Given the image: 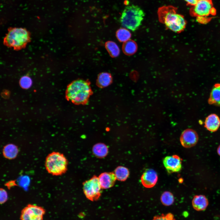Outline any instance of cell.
Returning <instances> with one entry per match:
<instances>
[{
  "label": "cell",
  "instance_id": "6da1fadb",
  "mask_svg": "<svg viewBox=\"0 0 220 220\" xmlns=\"http://www.w3.org/2000/svg\"><path fill=\"white\" fill-rule=\"evenodd\" d=\"M93 92L90 82L81 79L75 80L68 86L66 91L67 99L75 105H85Z\"/></svg>",
  "mask_w": 220,
  "mask_h": 220
},
{
  "label": "cell",
  "instance_id": "7a4b0ae2",
  "mask_svg": "<svg viewBox=\"0 0 220 220\" xmlns=\"http://www.w3.org/2000/svg\"><path fill=\"white\" fill-rule=\"evenodd\" d=\"M158 13L160 19L172 31L179 32L185 28L186 21L183 16L177 13L176 8L164 6L159 9Z\"/></svg>",
  "mask_w": 220,
  "mask_h": 220
},
{
  "label": "cell",
  "instance_id": "3957f363",
  "mask_svg": "<svg viewBox=\"0 0 220 220\" xmlns=\"http://www.w3.org/2000/svg\"><path fill=\"white\" fill-rule=\"evenodd\" d=\"M145 16L144 11L140 7L131 5L126 6L123 11L120 22L125 28L134 31L141 25Z\"/></svg>",
  "mask_w": 220,
  "mask_h": 220
},
{
  "label": "cell",
  "instance_id": "277c9868",
  "mask_svg": "<svg viewBox=\"0 0 220 220\" xmlns=\"http://www.w3.org/2000/svg\"><path fill=\"white\" fill-rule=\"evenodd\" d=\"M30 32L25 28H11L4 39L6 46L19 50L24 48L30 40Z\"/></svg>",
  "mask_w": 220,
  "mask_h": 220
},
{
  "label": "cell",
  "instance_id": "5b68a950",
  "mask_svg": "<svg viewBox=\"0 0 220 220\" xmlns=\"http://www.w3.org/2000/svg\"><path fill=\"white\" fill-rule=\"evenodd\" d=\"M68 162L64 155L58 152H53L46 157L45 166L47 171L53 175L58 176L65 173Z\"/></svg>",
  "mask_w": 220,
  "mask_h": 220
},
{
  "label": "cell",
  "instance_id": "8992f818",
  "mask_svg": "<svg viewBox=\"0 0 220 220\" xmlns=\"http://www.w3.org/2000/svg\"><path fill=\"white\" fill-rule=\"evenodd\" d=\"M83 184V192L87 198L92 201L97 200L101 195L102 188L98 178L94 176Z\"/></svg>",
  "mask_w": 220,
  "mask_h": 220
},
{
  "label": "cell",
  "instance_id": "52a82bcc",
  "mask_svg": "<svg viewBox=\"0 0 220 220\" xmlns=\"http://www.w3.org/2000/svg\"><path fill=\"white\" fill-rule=\"evenodd\" d=\"M193 6L191 12L193 15L197 17L214 15L216 12L211 0H199Z\"/></svg>",
  "mask_w": 220,
  "mask_h": 220
},
{
  "label": "cell",
  "instance_id": "ba28073f",
  "mask_svg": "<svg viewBox=\"0 0 220 220\" xmlns=\"http://www.w3.org/2000/svg\"><path fill=\"white\" fill-rule=\"evenodd\" d=\"M45 210L42 207L29 204L21 211V220H43Z\"/></svg>",
  "mask_w": 220,
  "mask_h": 220
},
{
  "label": "cell",
  "instance_id": "9c48e42d",
  "mask_svg": "<svg viewBox=\"0 0 220 220\" xmlns=\"http://www.w3.org/2000/svg\"><path fill=\"white\" fill-rule=\"evenodd\" d=\"M198 140V136L196 132L192 129L185 130L180 137L181 143L185 148H190L195 146Z\"/></svg>",
  "mask_w": 220,
  "mask_h": 220
},
{
  "label": "cell",
  "instance_id": "30bf717a",
  "mask_svg": "<svg viewBox=\"0 0 220 220\" xmlns=\"http://www.w3.org/2000/svg\"><path fill=\"white\" fill-rule=\"evenodd\" d=\"M163 163L164 166L169 173L178 172L181 169V159L177 155L166 157L163 160Z\"/></svg>",
  "mask_w": 220,
  "mask_h": 220
},
{
  "label": "cell",
  "instance_id": "8fae6325",
  "mask_svg": "<svg viewBox=\"0 0 220 220\" xmlns=\"http://www.w3.org/2000/svg\"><path fill=\"white\" fill-rule=\"evenodd\" d=\"M158 180L156 172L152 169H148L143 173L141 177V182L145 188H151L156 184Z\"/></svg>",
  "mask_w": 220,
  "mask_h": 220
},
{
  "label": "cell",
  "instance_id": "7c38bea8",
  "mask_svg": "<svg viewBox=\"0 0 220 220\" xmlns=\"http://www.w3.org/2000/svg\"><path fill=\"white\" fill-rule=\"evenodd\" d=\"M98 179L101 188L107 189L113 186L116 178L113 172H104L100 174Z\"/></svg>",
  "mask_w": 220,
  "mask_h": 220
},
{
  "label": "cell",
  "instance_id": "4fadbf2b",
  "mask_svg": "<svg viewBox=\"0 0 220 220\" xmlns=\"http://www.w3.org/2000/svg\"><path fill=\"white\" fill-rule=\"evenodd\" d=\"M220 126V119L216 114H212L206 118L204 127L208 130L211 132L216 131Z\"/></svg>",
  "mask_w": 220,
  "mask_h": 220
},
{
  "label": "cell",
  "instance_id": "5bb4252c",
  "mask_svg": "<svg viewBox=\"0 0 220 220\" xmlns=\"http://www.w3.org/2000/svg\"><path fill=\"white\" fill-rule=\"evenodd\" d=\"M208 204V200L207 198L204 196L201 195L195 196L192 201L193 208L198 211L205 210Z\"/></svg>",
  "mask_w": 220,
  "mask_h": 220
},
{
  "label": "cell",
  "instance_id": "9a60e30c",
  "mask_svg": "<svg viewBox=\"0 0 220 220\" xmlns=\"http://www.w3.org/2000/svg\"><path fill=\"white\" fill-rule=\"evenodd\" d=\"M210 105L220 106V84H216L213 86L208 100Z\"/></svg>",
  "mask_w": 220,
  "mask_h": 220
},
{
  "label": "cell",
  "instance_id": "2e32d148",
  "mask_svg": "<svg viewBox=\"0 0 220 220\" xmlns=\"http://www.w3.org/2000/svg\"><path fill=\"white\" fill-rule=\"evenodd\" d=\"M19 150L17 147L15 145L10 144L4 146L2 152L4 156L6 159L12 160L17 156Z\"/></svg>",
  "mask_w": 220,
  "mask_h": 220
},
{
  "label": "cell",
  "instance_id": "e0dca14e",
  "mask_svg": "<svg viewBox=\"0 0 220 220\" xmlns=\"http://www.w3.org/2000/svg\"><path fill=\"white\" fill-rule=\"evenodd\" d=\"M112 82V77L111 75L108 73L102 72L98 75L97 84L99 87L103 88L109 85Z\"/></svg>",
  "mask_w": 220,
  "mask_h": 220
},
{
  "label": "cell",
  "instance_id": "ac0fdd59",
  "mask_svg": "<svg viewBox=\"0 0 220 220\" xmlns=\"http://www.w3.org/2000/svg\"><path fill=\"white\" fill-rule=\"evenodd\" d=\"M93 151L97 156L101 158L106 156L108 154V149L105 144L99 143L95 145L93 147Z\"/></svg>",
  "mask_w": 220,
  "mask_h": 220
},
{
  "label": "cell",
  "instance_id": "d6986e66",
  "mask_svg": "<svg viewBox=\"0 0 220 220\" xmlns=\"http://www.w3.org/2000/svg\"><path fill=\"white\" fill-rule=\"evenodd\" d=\"M115 174L116 179L119 181H125L129 175L128 169L123 166H119L115 170Z\"/></svg>",
  "mask_w": 220,
  "mask_h": 220
},
{
  "label": "cell",
  "instance_id": "ffe728a7",
  "mask_svg": "<svg viewBox=\"0 0 220 220\" xmlns=\"http://www.w3.org/2000/svg\"><path fill=\"white\" fill-rule=\"evenodd\" d=\"M137 47L136 43L134 41L129 40L125 42L123 46L124 53L127 55H132L136 51Z\"/></svg>",
  "mask_w": 220,
  "mask_h": 220
},
{
  "label": "cell",
  "instance_id": "44dd1931",
  "mask_svg": "<svg viewBox=\"0 0 220 220\" xmlns=\"http://www.w3.org/2000/svg\"><path fill=\"white\" fill-rule=\"evenodd\" d=\"M116 35L117 39L119 41L125 42L129 40L131 36V34L127 29L121 28L117 31Z\"/></svg>",
  "mask_w": 220,
  "mask_h": 220
},
{
  "label": "cell",
  "instance_id": "7402d4cb",
  "mask_svg": "<svg viewBox=\"0 0 220 220\" xmlns=\"http://www.w3.org/2000/svg\"><path fill=\"white\" fill-rule=\"evenodd\" d=\"M105 47L111 56L113 57L118 56L120 53V50L117 45L113 42L108 41L105 44Z\"/></svg>",
  "mask_w": 220,
  "mask_h": 220
},
{
  "label": "cell",
  "instance_id": "603a6c76",
  "mask_svg": "<svg viewBox=\"0 0 220 220\" xmlns=\"http://www.w3.org/2000/svg\"><path fill=\"white\" fill-rule=\"evenodd\" d=\"M160 200L162 204L166 206L171 205L174 201L173 194L168 191H165L162 194Z\"/></svg>",
  "mask_w": 220,
  "mask_h": 220
},
{
  "label": "cell",
  "instance_id": "cb8c5ba5",
  "mask_svg": "<svg viewBox=\"0 0 220 220\" xmlns=\"http://www.w3.org/2000/svg\"><path fill=\"white\" fill-rule=\"evenodd\" d=\"M20 84L22 88L25 89H28L32 85L31 80L28 76H24L20 79Z\"/></svg>",
  "mask_w": 220,
  "mask_h": 220
},
{
  "label": "cell",
  "instance_id": "d4e9b609",
  "mask_svg": "<svg viewBox=\"0 0 220 220\" xmlns=\"http://www.w3.org/2000/svg\"><path fill=\"white\" fill-rule=\"evenodd\" d=\"M152 220H175L174 215L169 213L166 215L163 214L155 216Z\"/></svg>",
  "mask_w": 220,
  "mask_h": 220
},
{
  "label": "cell",
  "instance_id": "484cf974",
  "mask_svg": "<svg viewBox=\"0 0 220 220\" xmlns=\"http://www.w3.org/2000/svg\"><path fill=\"white\" fill-rule=\"evenodd\" d=\"M0 203L1 204L4 203L7 200L8 194L6 191L3 189H0Z\"/></svg>",
  "mask_w": 220,
  "mask_h": 220
},
{
  "label": "cell",
  "instance_id": "4316f807",
  "mask_svg": "<svg viewBox=\"0 0 220 220\" xmlns=\"http://www.w3.org/2000/svg\"><path fill=\"white\" fill-rule=\"evenodd\" d=\"M189 5L193 6L199 0H184Z\"/></svg>",
  "mask_w": 220,
  "mask_h": 220
},
{
  "label": "cell",
  "instance_id": "83f0119b",
  "mask_svg": "<svg viewBox=\"0 0 220 220\" xmlns=\"http://www.w3.org/2000/svg\"><path fill=\"white\" fill-rule=\"evenodd\" d=\"M217 152L218 154L220 156V145L218 146V148Z\"/></svg>",
  "mask_w": 220,
  "mask_h": 220
}]
</instances>
